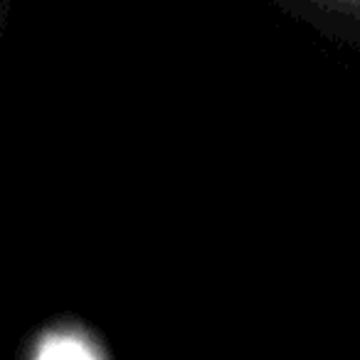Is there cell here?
I'll list each match as a JSON object with an SVG mask.
<instances>
[{
	"label": "cell",
	"mask_w": 360,
	"mask_h": 360,
	"mask_svg": "<svg viewBox=\"0 0 360 360\" xmlns=\"http://www.w3.org/2000/svg\"><path fill=\"white\" fill-rule=\"evenodd\" d=\"M40 360H96V358L89 353L86 345L79 343V340L57 338V340H50V343L40 350Z\"/></svg>",
	"instance_id": "1"
}]
</instances>
